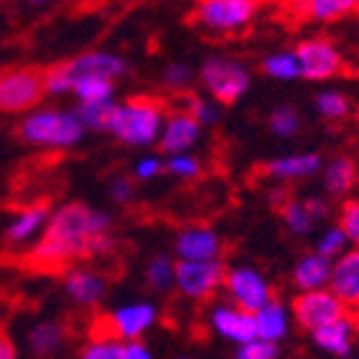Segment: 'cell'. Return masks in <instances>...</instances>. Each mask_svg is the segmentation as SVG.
I'll return each instance as SVG.
<instances>
[{
    "mask_svg": "<svg viewBox=\"0 0 359 359\" xmlns=\"http://www.w3.org/2000/svg\"><path fill=\"white\" fill-rule=\"evenodd\" d=\"M111 219L86 204L60 206L46 224L38 244L30 249L28 262L43 271H60L76 259L98 257L114 249V236L108 233Z\"/></svg>",
    "mask_w": 359,
    "mask_h": 359,
    "instance_id": "1",
    "label": "cell"
},
{
    "mask_svg": "<svg viewBox=\"0 0 359 359\" xmlns=\"http://www.w3.org/2000/svg\"><path fill=\"white\" fill-rule=\"evenodd\" d=\"M121 73H126V63L118 58V55L111 53H86L78 55L66 63H58V66L43 71V86H46V93L50 96H63V93H71L73 86L83 78H106V81H114Z\"/></svg>",
    "mask_w": 359,
    "mask_h": 359,
    "instance_id": "2",
    "label": "cell"
},
{
    "mask_svg": "<svg viewBox=\"0 0 359 359\" xmlns=\"http://www.w3.org/2000/svg\"><path fill=\"white\" fill-rule=\"evenodd\" d=\"M83 123L78 121L76 111H55V108H38L30 111L20 123V136L33 146L46 149H68L83 138Z\"/></svg>",
    "mask_w": 359,
    "mask_h": 359,
    "instance_id": "3",
    "label": "cell"
},
{
    "mask_svg": "<svg viewBox=\"0 0 359 359\" xmlns=\"http://www.w3.org/2000/svg\"><path fill=\"white\" fill-rule=\"evenodd\" d=\"M163 108L151 98H131L126 103H116L108 133L128 146H149L161 131Z\"/></svg>",
    "mask_w": 359,
    "mask_h": 359,
    "instance_id": "4",
    "label": "cell"
},
{
    "mask_svg": "<svg viewBox=\"0 0 359 359\" xmlns=\"http://www.w3.org/2000/svg\"><path fill=\"white\" fill-rule=\"evenodd\" d=\"M43 93H46L43 71H36V68L0 71V111L28 114L43 101Z\"/></svg>",
    "mask_w": 359,
    "mask_h": 359,
    "instance_id": "5",
    "label": "cell"
},
{
    "mask_svg": "<svg viewBox=\"0 0 359 359\" xmlns=\"http://www.w3.org/2000/svg\"><path fill=\"white\" fill-rule=\"evenodd\" d=\"M294 319L299 327L309 330L311 334L327 324L337 322V319L347 317L344 304L337 299L330 289H317V292H302L299 297H294L292 302Z\"/></svg>",
    "mask_w": 359,
    "mask_h": 359,
    "instance_id": "6",
    "label": "cell"
},
{
    "mask_svg": "<svg viewBox=\"0 0 359 359\" xmlns=\"http://www.w3.org/2000/svg\"><path fill=\"white\" fill-rule=\"evenodd\" d=\"M201 81L219 103H233L249 88V73L229 58H209L201 66Z\"/></svg>",
    "mask_w": 359,
    "mask_h": 359,
    "instance_id": "7",
    "label": "cell"
},
{
    "mask_svg": "<svg viewBox=\"0 0 359 359\" xmlns=\"http://www.w3.org/2000/svg\"><path fill=\"white\" fill-rule=\"evenodd\" d=\"M254 0H204L194 11V18L211 30H239L257 15Z\"/></svg>",
    "mask_w": 359,
    "mask_h": 359,
    "instance_id": "8",
    "label": "cell"
},
{
    "mask_svg": "<svg viewBox=\"0 0 359 359\" xmlns=\"http://www.w3.org/2000/svg\"><path fill=\"white\" fill-rule=\"evenodd\" d=\"M226 279L222 262H176L174 282L186 297L191 299H206L214 294Z\"/></svg>",
    "mask_w": 359,
    "mask_h": 359,
    "instance_id": "9",
    "label": "cell"
},
{
    "mask_svg": "<svg viewBox=\"0 0 359 359\" xmlns=\"http://www.w3.org/2000/svg\"><path fill=\"white\" fill-rule=\"evenodd\" d=\"M226 284L229 294H231L233 306L249 311V314H257L262 306H266L271 302V289L266 284L259 271L249 269V266H239V269L226 271Z\"/></svg>",
    "mask_w": 359,
    "mask_h": 359,
    "instance_id": "10",
    "label": "cell"
},
{
    "mask_svg": "<svg viewBox=\"0 0 359 359\" xmlns=\"http://www.w3.org/2000/svg\"><path fill=\"white\" fill-rule=\"evenodd\" d=\"M297 60H299V71L309 81H327L341 68V55L339 50L324 38H309L302 41L294 50Z\"/></svg>",
    "mask_w": 359,
    "mask_h": 359,
    "instance_id": "11",
    "label": "cell"
},
{
    "mask_svg": "<svg viewBox=\"0 0 359 359\" xmlns=\"http://www.w3.org/2000/svg\"><path fill=\"white\" fill-rule=\"evenodd\" d=\"M156 322V309L151 304H128L116 309L111 317L106 319L108 332L103 339H123L136 341L138 334H144L151 324Z\"/></svg>",
    "mask_w": 359,
    "mask_h": 359,
    "instance_id": "12",
    "label": "cell"
},
{
    "mask_svg": "<svg viewBox=\"0 0 359 359\" xmlns=\"http://www.w3.org/2000/svg\"><path fill=\"white\" fill-rule=\"evenodd\" d=\"M330 292L344 306H359V249L344 252L332 264Z\"/></svg>",
    "mask_w": 359,
    "mask_h": 359,
    "instance_id": "13",
    "label": "cell"
},
{
    "mask_svg": "<svg viewBox=\"0 0 359 359\" xmlns=\"http://www.w3.org/2000/svg\"><path fill=\"white\" fill-rule=\"evenodd\" d=\"M211 324L222 337L239 344H249L257 339V327H254V314L239 309V306L222 304L211 311Z\"/></svg>",
    "mask_w": 359,
    "mask_h": 359,
    "instance_id": "14",
    "label": "cell"
},
{
    "mask_svg": "<svg viewBox=\"0 0 359 359\" xmlns=\"http://www.w3.org/2000/svg\"><path fill=\"white\" fill-rule=\"evenodd\" d=\"M222 241L211 229H186L176 239L179 262H216Z\"/></svg>",
    "mask_w": 359,
    "mask_h": 359,
    "instance_id": "15",
    "label": "cell"
},
{
    "mask_svg": "<svg viewBox=\"0 0 359 359\" xmlns=\"http://www.w3.org/2000/svg\"><path fill=\"white\" fill-rule=\"evenodd\" d=\"M198 128H201L198 121L189 111H179V114L168 116L166 128H163V136H161V151L181 156L186 149H191L196 144Z\"/></svg>",
    "mask_w": 359,
    "mask_h": 359,
    "instance_id": "16",
    "label": "cell"
},
{
    "mask_svg": "<svg viewBox=\"0 0 359 359\" xmlns=\"http://www.w3.org/2000/svg\"><path fill=\"white\" fill-rule=\"evenodd\" d=\"M63 287H66L68 297H71L76 304L90 306L103 299V294H106V279H103L101 274H96V271L71 269V271H66Z\"/></svg>",
    "mask_w": 359,
    "mask_h": 359,
    "instance_id": "17",
    "label": "cell"
},
{
    "mask_svg": "<svg viewBox=\"0 0 359 359\" xmlns=\"http://www.w3.org/2000/svg\"><path fill=\"white\" fill-rule=\"evenodd\" d=\"M330 276H332V262L314 252L294 266L292 279L302 292H317V289H327Z\"/></svg>",
    "mask_w": 359,
    "mask_h": 359,
    "instance_id": "18",
    "label": "cell"
},
{
    "mask_svg": "<svg viewBox=\"0 0 359 359\" xmlns=\"http://www.w3.org/2000/svg\"><path fill=\"white\" fill-rule=\"evenodd\" d=\"M48 219H50V214L46 206H28V209H23L11 222V226H8V231H6L8 241L15 246L28 244V241L36 239L41 231H46Z\"/></svg>",
    "mask_w": 359,
    "mask_h": 359,
    "instance_id": "19",
    "label": "cell"
},
{
    "mask_svg": "<svg viewBox=\"0 0 359 359\" xmlns=\"http://www.w3.org/2000/svg\"><path fill=\"white\" fill-rule=\"evenodd\" d=\"M352 341H354V324L349 317H341L314 332V344L322 347L324 352L337 354V357H347L352 352Z\"/></svg>",
    "mask_w": 359,
    "mask_h": 359,
    "instance_id": "20",
    "label": "cell"
},
{
    "mask_svg": "<svg viewBox=\"0 0 359 359\" xmlns=\"http://www.w3.org/2000/svg\"><path fill=\"white\" fill-rule=\"evenodd\" d=\"M254 327H257V339L276 344V341L287 334L289 317H287V311H284V306L271 299L269 304L262 306V309L254 314Z\"/></svg>",
    "mask_w": 359,
    "mask_h": 359,
    "instance_id": "21",
    "label": "cell"
},
{
    "mask_svg": "<svg viewBox=\"0 0 359 359\" xmlns=\"http://www.w3.org/2000/svg\"><path fill=\"white\" fill-rule=\"evenodd\" d=\"M319 168H322V158L317 154H297L266 163V174L274 179H306L317 174Z\"/></svg>",
    "mask_w": 359,
    "mask_h": 359,
    "instance_id": "22",
    "label": "cell"
},
{
    "mask_svg": "<svg viewBox=\"0 0 359 359\" xmlns=\"http://www.w3.org/2000/svg\"><path fill=\"white\" fill-rule=\"evenodd\" d=\"M63 341H66V332L55 322L36 324L28 334V347L33 349V354H38V357H48V354L58 352V349L63 347Z\"/></svg>",
    "mask_w": 359,
    "mask_h": 359,
    "instance_id": "23",
    "label": "cell"
},
{
    "mask_svg": "<svg viewBox=\"0 0 359 359\" xmlns=\"http://www.w3.org/2000/svg\"><path fill=\"white\" fill-rule=\"evenodd\" d=\"M299 8L306 13V18L319 20V23H332V20H339L347 13L357 11L359 3H354V0H311Z\"/></svg>",
    "mask_w": 359,
    "mask_h": 359,
    "instance_id": "24",
    "label": "cell"
},
{
    "mask_svg": "<svg viewBox=\"0 0 359 359\" xmlns=\"http://www.w3.org/2000/svg\"><path fill=\"white\" fill-rule=\"evenodd\" d=\"M71 93L81 101V106L108 103L111 96H114V81H106V78H83V81H78L73 86Z\"/></svg>",
    "mask_w": 359,
    "mask_h": 359,
    "instance_id": "25",
    "label": "cell"
},
{
    "mask_svg": "<svg viewBox=\"0 0 359 359\" xmlns=\"http://www.w3.org/2000/svg\"><path fill=\"white\" fill-rule=\"evenodd\" d=\"M354 181H357V166H354V161L347 158V156H339V158H334L327 166V189L334 196L347 194L354 186Z\"/></svg>",
    "mask_w": 359,
    "mask_h": 359,
    "instance_id": "26",
    "label": "cell"
},
{
    "mask_svg": "<svg viewBox=\"0 0 359 359\" xmlns=\"http://www.w3.org/2000/svg\"><path fill=\"white\" fill-rule=\"evenodd\" d=\"M114 108H116L114 101L96 103V106H78L76 116H78V121L83 123V128H90V131H108Z\"/></svg>",
    "mask_w": 359,
    "mask_h": 359,
    "instance_id": "27",
    "label": "cell"
},
{
    "mask_svg": "<svg viewBox=\"0 0 359 359\" xmlns=\"http://www.w3.org/2000/svg\"><path fill=\"white\" fill-rule=\"evenodd\" d=\"M262 68L269 73L271 78H279V81H294V78H299L302 71H299V60L294 53H274L269 58L264 60Z\"/></svg>",
    "mask_w": 359,
    "mask_h": 359,
    "instance_id": "28",
    "label": "cell"
},
{
    "mask_svg": "<svg viewBox=\"0 0 359 359\" xmlns=\"http://www.w3.org/2000/svg\"><path fill=\"white\" fill-rule=\"evenodd\" d=\"M317 111L324 118H344L349 114V101L337 90H324L317 96Z\"/></svg>",
    "mask_w": 359,
    "mask_h": 359,
    "instance_id": "29",
    "label": "cell"
},
{
    "mask_svg": "<svg viewBox=\"0 0 359 359\" xmlns=\"http://www.w3.org/2000/svg\"><path fill=\"white\" fill-rule=\"evenodd\" d=\"M282 216H284V224L297 233H306L311 226H314L311 216L306 214V209H304V201H294V198H289V204L282 209Z\"/></svg>",
    "mask_w": 359,
    "mask_h": 359,
    "instance_id": "30",
    "label": "cell"
},
{
    "mask_svg": "<svg viewBox=\"0 0 359 359\" xmlns=\"http://www.w3.org/2000/svg\"><path fill=\"white\" fill-rule=\"evenodd\" d=\"M174 282V264L168 262L166 257H156L149 264V284L156 292H166Z\"/></svg>",
    "mask_w": 359,
    "mask_h": 359,
    "instance_id": "31",
    "label": "cell"
},
{
    "mask_svg": "<svg viewBox=\"0 0 359 359\" xmlns=\"http://www.w3.org/2000/svg\"><path fill=\"white\" fill-rule=\"evenodd\" d=\"M339 229L349 244L359 249V201H347L339 211Z\"/></svg>",
    "mask_w": 359,
    "mask_h": 359,
    "instance_id": "32",
    "label": "cell"
},
{
    "mask_svg": "<svg viewBox=\"0 0 359 359\" xmlns=\"http://www.w3.org/2000/svg\"><path fill=\"white\" fill-rule=\"evenodd\" d=\"M81 359H123V341L118 339H93L83 349Z\"/></svg>",
    "mask_w": 359,
    "mask_h": 359,
    "instance_id": "33",
    "label": "cell"
},
{
    "mask_svg": "<svg viewBox=\"0 0 359 359\" xmlns=\"http://www.w3.org/2000/svg\"><path fill=\"white\" fill-rule=\"evenodd\" d=\"M269 128L276 133V136H294V133L299 131V116H297V111L294 108H276L274 114H271L269 118Z\"/></svg>",
    "mask_w": 359,
    "mask_h": 359,
    "instance_id": "34",
    "label": "cell"
},
{
    "mask_svg": "<svg viewBox=\"0 0 359 359\" xmlns=\"http://www.w3.org/2000/svg\"><path fill=\"white\" fill-rule=\"evenodd\" d=\"M344 246H347V236L341 233L339 226H334V229H330V231L324 233L322 239H319L317 254L332 262L334 257H341V254H344Z\"/></svg>",
    "mask_w": 359,
    "mask_h": 359,
    "instance_id": "35",
    "label": "cell"
},
{
    "mask_svg": "<svg viewBox=\"0 0 359 359\" xmlns=\"http://www.w3.org/2000/svg\"><path fill=\"white\" fill-rule=\"evenodd\" d=\"M276 357H279L276 344H271V341H262V339H254V341H249V344H241L239 354H236V359H276Z\"/></svg>",
    "mask_w": 359,
    "mask_h": 359,
    "instance_id": "36",
    "label": "cell"
},
{
    "mask_svg": "<svg viewBox=\"0 0 359 359\" xmlns=\"http://www.w3.org/2000/svg\"><path fill=\"white\" fill-rule=\"evenodd\" d=\"M166 168L171 174L181 176V179H194V176H198V171H201L196 158H194V156H184V154L174 156V158L166 163Z\"/></svg>",
    "mask_w": 359,
    "mask_h": 359,
    "instance_id": "37",
    "label": "cell"
},
{
    "mask_svg": "<svg viewBox=\"0 0 359 359\" xmlns=\"http://www.w3.org/2000/svg\"><path fill=\"white\" fill-rule=\"evenodd\" d=\"M189 114L198 121V126L201 123H216L219 121V108L214 103L204 101V98H191L189 101Z\"/></svg>",
    "mask_w": 359,
    "mask_h": 359,
    "instance_id": "38",
    "label": "cell"
},
{
    "mask_svg": "<svg viewBox=\"0 0 359 359\" xmlns=\"http://www.w3.org/2000/svg\"><path fill=\"white\" fill-rule=\"evenodd\" d=\"M189 78H191V71H189V66H184V63H171V66L166 68V73H163V81H166L171 88H184V86L189 83Z\"/></svg>",
    "mask_w": 359,
    "mask_h": 359,
    "instance_id": "39",
    "label": "cell"
},
{
    "mask_svg": "<svg viewBox=\"0 0 359 359\" xmlns=\"http://www.w3.org/2000/svg\"><path fill=\"white\" fill-rule=\"evenodd\" d=\"M161 161H158V158H154V156H151V158H144V161L138 163L136 166V176L141 181L144 179H154V176H158V171H161Z\"/></svg>",
    "mask_w": 359,
    "mask_h": 359,
    "instance_id": "40",
    "label": "cell"
},
{
    "mask_svg": "<svg viewBox=\"0 0 359 359\" xmlns=\"http://www.w3.org/2000/svg\"><path fill=\"white\" fill-rule=\"evenodd\" d=\"M123 359H154L141 341H123Z\"/></svg>",
    "mask_w": 359,
    "mask_h": 359,
    "instance_id": "41",
    "label": "cell"
},
{
    "mask_svg": "<svg viewBox=\"0 0 359 359\" xmlns=\"http://www.w3.org/2000/svg\"><path fill=\"white\" fill-rule=\"evenodd\" d=\"M131 194H133L131 181L118 179V181H114V184H111V196H114V201H128V198H131Z\"/></svg>",
    "mask_w": 359,
    "mask_h": 359,
    "instance_id": "42",
    "label": "cell"
},
{
    "mask_svg": "<svg viewBox=\"0 0 359 359\" xmlns=\"http://www.w3.org/2000/svg\"><path fill=\"white\" fill-rule=\"evenodd\" d=\"M304 209H306V214L311 216V222H317V219L327 216V211H330V209H327V204H324L322 198H317V196H314V198H306V201H304Z\"/></svg>",
    "mask_w": 359,
    "mask_h": 359,
    "instance_id": "43",
    "label": "cell"
},
{
    "mask_svg": "<svg viewBox=\"0 0 359 359\" xmlns=\"http://www.w3.org/2000/svg\"><path fill=\"white\" fill-rule=\"evenodd\" d=\"M15 344L6 334H0V359H15Z\"/></svg>",
    "mask_w": 359,
    "mask_h": 359,
    "instance_id": "44",
    "label": "cell"
},
{
    "mask_svg": "<svg viewBox=\"0 0 359 359\" xmlns=\"http://www.w3.org/2000/svg\"><path fill=\"white\" fill-rule=\"evenodd\" d=\"M269 201H271V206H276V209L282 211L284 206L289 204V191H287V189H274Z\"/></svg>",
    "mask_w": 359,
    "mask_h": 359,
    "instance_id": "45",
    "label": "cell"
},
{
    "mask_svg": "<svg viewBox=\"0 0 359 359\" xmlns=\"http://www.w3.org/2000/svg\"><path fill=\"white\" fill-rule=\"evenodd\" d=\"M179 359H189V357H179Z\"/></svg>",
    "mask_w": 359,
    "mask_h": 359,
    "instance_id": "46",
    "label": "cell"
}]
</instances>
